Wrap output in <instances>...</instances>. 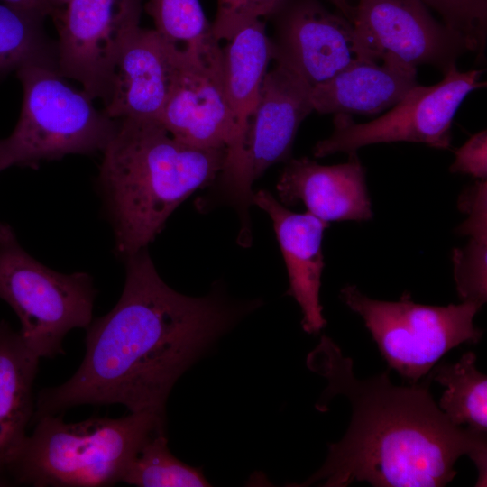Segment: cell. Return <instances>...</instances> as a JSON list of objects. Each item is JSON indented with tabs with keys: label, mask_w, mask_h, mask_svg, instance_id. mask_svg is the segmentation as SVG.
<instances>
[{
	"label": "cell",
	"mask_w": 487,
	"mask_h": 487,
	"mask_svg": "<svg viewBox=\"0 0 487 487\" xmlns=\"http://www.w3.org/2000/svg\"><path fill=\"white\" fill-rule=\"evenodd\" d=\"M146 10L154 29L177 50L199 51L218 41L199 0H148Z\"/></svg>",
	"instance_id": "23"
},
{
	"label": "cell",
	"mask_w": 487,
	"mask_h": 487,
	"mask_svg": "<svg viewBox=\"0 0 487 487\" xmlns=\"http://www.w3.org/2000/svg\"><path fill=\"white\" fill-rule=\"evenodd\" d=\"M178 55L175 78L157 121L184 143L227 150L234 125L224 85L222 46L178 50Z\"/></svg>",
	"instance_id": "12"
},
{
	"label": "cell",
	"mask_w": 487,
	"mask_h": 487,
	"mask_svg": "<svg viewBox=\"0 0 487 487\" xmlns=\"http://www.w3.org/2000/svg\"><path fill=\"white\" fill-rule=\"evenodd\" d=\"M342 1H344V2H345V3H348L347 0H342Z\"/></svg>",
	"instance_id": "31"
},
{
	"label": "cell",
	"mask_w": 487,
	"mask_h": 487,
	"mask_svg": "<svg viewBox=\"0 0 487 487\" xmlns=\"http://www.w3.org/2000/svg\"><path fill=\"white\" fill-rule=\"evenodd\" d=\"M330 1L340 10L342 15H344L346 19L352 22L354 16V7L351 6L349 3H345L342 0Z\"/></svg>",
	"instance_id": "29"
},
{
	"label": "cell",
	"mask_w": 487,
	"mask_h": 487,
	"mask_svg": "<svg viewBox=\"0 0 487 487\" xmlns=\"http://www.w3.org/2000/svg\"><path fill=\"white\" fill-rule=\"evenodd\" d=\"M222 56L225 90L234 125V141L225 150V165L240 152L263 78L272 60L270 36L263 21H255L240 29L225 41Z\"/></svg>",
	"instance_id": "18"
},
{
	"label": "cell",
	"mask_w": 487,
	"mask_h": 487,
	"mask_svg": "<svg viewBox=\"0 0 487 487\" xmlns=\"http://www.w3.org/2000/svg\"><path fill=\"white\" fill-rule=\"evenodd\" d=\"M340 299L363 318L389 368L409 384L427 375L451 349L476 344L482 335L473 324L482 306L479 302L428 306L414 302L408 293L398 301H384L354 285L345 286Z\"/></svg>",
	"instance_id": "7"
},
{
	"label": "cell",
	"mask_w": 487,
	"mask_h": 487,
	"mask_svg": "<svg viewBox=\"0 0 487 487\" xmlns=\"http://www.w3.org/2000/svg\"><path fill=\"white\" fill-rule=\"evenodd\" d=\"M487 239L470 237L468 244L453 251L454 278L459 298L483 305L487 299Z\"/></svg>",
	"instance_id": "25"
},
{
	"label": "cell",
	"mask_w": 487,
	"mask_h": 487,
	"mask_svg": "<svg viewBox=\"0 0 487 487\" xmlns=\"http://www.w3.org/2000/svg\"><path fill=\"white\" fill-rule=\"evenodd\" d=\"M40 358L19 332L0 322V484L34 414L32 386Z\"/></svg>",
	"instance_id": "19"
},
{
	"label": "cell",
	"mask_w": 487,
	"mask_h": 487,
	"mask_svg": "<svg viewBox=\"0 0 487 487\" xmlns=\"http://www.w3.org/2000/svg\"><path fill=\"white\" fill-rule=\"evenodd\" d=\"M96 289L86 272L53 271L32 257L0 223V299L15 312L27 347L41 358L63 354L65 335L92 320Z\"/></svg>",
	"instance_id": "6"
},
{
	"label": "cell",
	"mask_w": 487,
	"mask_h": 487,
	"mask_svg": "<svg viewBox=\"0 0 487 487\" xmlns=\"http://www.w3.org/2000/svg\"><path fill=\"white\" fill-rule=\"evenodd\" d=\"M45 17L0 4V75L29 63L57 68L56 42H51L43 30Z\"/></svg>",
	"instance_id": "21"
},
{
	"label": "cell",
	"mask_w": 487,
	"mask_h": 487,
	"mask_svg": "<svg viewBox=\"0 0 487 487\" xmlns=\"http://www.w3.org/2000/svg\"><path fill=\"white\" fill-rule=\"evenodd\" d=\"M252 203L265 211L272 221L286 264L288 294L301 308L303 330L308 334L318 333L326 325L319 290L325 267L322 239L329 223L308 212L289 210L265 189L253 192Z\"/></svg>",
	"instance_id": "16"
},
{
	"label": "cell",
	"mask_w": 487,
	"mask_h": 487,
	"mask_svg": "<svg viewBox=\"0 0 487 487\" xmlns=\"http://www.w3.org/2000/svg\"><path fill=\"white\" fill-rule=\"evenodd\" d=\"M459 33L477 60H484L487 43V0H422Z\"/></svg>",
	"instance_id": "24"
},
{
	"label": "cell",
	"mask_w": 487,
	"mask_h": 487,
	"mask_svg": "<svg viewBox=\"0 0 487 487\" xmlns=\"http://www.w3.org/2000/svg\"><path fill=\"white\" fill-rule=\"evenodd\" d=\"M142 0H70L51 14L60 74L105 101L114 66L140 27Z\"/></svg>",
	"instance_id": "11"
},
{
	"label": "cell",
	"mask_w": 487,
	"mask_h": 487,
	"mask_svg": "<svg viewBox=\"0 0 487 487\" xmlns=\"http://www.w3.org/2000/svg\"><path fill=\"white\" fill-rule=\"evenodd\" d=\"M417 82V69L360 58L311 87L319 114L375 115L395 106Z\"/></svg>",
	"instance_id": "17"
},
{
	"label": "cell",
	"mask_w": 487,
	"mask_h": 487,
	"mask_svg": "<svg viewBox=\"0 0 487 487\" xmlns=\"http://www.w3.org/2000/svg\"><path fill=\"white\" fill-rule=\"evenodd\" d=\"M352 23L362 58L443 72L470 51L465 40L433 17L422 0H359Z\"/></svg>",
	"instance_id": "10"
},
{
	"label": "cell",
	"mask_w": 487,
	"mask_h": 487,
	"mask_svg": "<svg viewBox=\"0 0 487 487\" xmlns=\"http://www.w3.org/2000/svg\"><path fill=\"white\" fill-rule=\"evenodd\" d=\"M16 74L23 104L14 129L0 139V172L13 166L37 169L41 161L104 151L119 120L97 110L93 99L69 85L56 67L29 63Z\"/></svg>",
	"instance_id": "5"
},
{
	"label": "cell",
	"mask_w": 487,
	"mask_h": 487,
	"mask_svg": "<svg viewBox=\"0 0 487 487\" xmlns=\"http://www.w3.org/2000/svg\"><path fill=\"white\" fill-rule=\"evenodd\" d=\"M121 482L139 487L210 486L201 470L176 458L164 432L151 436L128 464Z\"/></svg>",
	"instance_id": "22"
},
{
	"label": "cell",
	"mask_w": 487,
	"mask_h": 487,
	"mask_svg": "<svg viewBox=\"0 0 487 487\" xmlns=\"http://www.w3.org/2000/svg\"><path fill=\"white\" fill-rule=\"evenodd\" d=\"M178 50L155 29L141 26L122 50L103 112L110 118L158 120L178 69Z\"/></svg>",
	"instance_id": "14"
},
{
	"label": "cell",
	"mask_w": 487,
	"mask_h": 487,
	"mask_svg": "<svg viewBox=\"0 0 487 487\" xmlns=\"http://www.w3.org/2000/svg\"><path fill=\"white\" fill-rule=\"evenodd\" d=\"M45 1L51 6L53 13L57 10L62 9L70 0H45Z\"/></svg>",
	"instance_id": "30"
},
{
	"label": "cell",
	"mask_w": 487,
	"mask_h": 487,
	"mask_svg": "<svg viewBox=\"0 0 487 487\" xmlns=\"http://www.w3.org/2000/svg\"><path fill=\"white\" fill-rule=\"evenodd\" d=\"M271 18L272 60L311 87L362 58L353 23L319 0H285Z\"/></svg>",
	"instance_id": "13"
},
{
	"label": "cell",
	"mask_w": 487,
	"mask_h": 487,
	"mask_svg": "<svg viewBox=\"0 0 487 487\" xmlns=\"http://www.w3.org/2000/svg\"><path fill=\"white\" fill-rule=\"evenodd\" d=\"M476 355L466 352L454 363L434 366L428 380L445 387L438 407L458 427L487 431V377L476 368Z\"/></svg>",
	"instance_id": "20"
},
{
	"label": "cell",
	"mask_w": 487,
	"mask_h": 487,
	"mask_svg": "<svg viewBox=\"0 0 487 487\" xmlns=\"http://www.w3.org/2000/svg\"><path fill=\"white\" fill-rule=\"evenodd\" d=\"M116 305L86 328V353L63 384L39 392L32 418L84 405L121 404L165 418L179 377L244 308L211 294L182 295L160 277L146 249L124 259Z\"/></svg>",
	"instance_id": "1"
},
{
	"label": "cell",
	"mask_w": 487,
	"mask_h": 487,
	"mask_svg": "<svg viewBox=\"0 0 487 487\" xmlns=\"http://www.w3.org/2000/svg\"><path fill=\"white\" fill-rule=\"evenodd\" d=\"M307 365L327 381L317 409L326 411L331 398L344 395L352 417L344 437L329 445L323 466L292 486H445L456 475L455 464L462 455L477 469L475 486H486V433L452 424L434 401L428 379L397 386L387 371L358 380L352 359L326 335L308 354Z\"/></svg>",
	"instance_id": "2"
},
{
	"label": "cell",
	"mask_w": 487,
	"mask_h": 487,
	"mask_svg": "<svg viewBox=\"0 0 487 487\" xmlns=\"http://www.w3.org/2000/svg\"><path fill=\"white\" fill-rule=\"evenodd\" d=\"M450 171L470 175L475 179L487 178V132L482 130L473 134L455 152Z\"/></svg>",
	"instance_id": "27"
},
{
	"label": "cell",
	"mask_w": 487,
	"mask_h": 487,
	"mask_svg": "<svg viewBox=\"0 0 487 487\" xmlns=\"http://www.w3.org/2000/svg\"><path fill=\"white\" fill-rule=\"evenodd\" d=\"M5 4L17 8L41 14L44 16L51 15L52 9L45 0H3Z\"/></svg>",
	"instance_id": "28"
},
{
	"label": "cell",
	"mask_w": 487,
	"mask_h": 487,
	"mask_svg": "<svg viewBox=\"0 0 487 487\" xmlns=\"http://www.w3.org/2000/svg\"><path fill=\"white\" fill-rule=\"evenodd\" d=\"M285 0H217L212 33L226 41L240 29L262 18H271Z\"/></svg>",
	"instance_id": "26"
},
{
	"label": "cell",
	"mask_w": 487,
	"mask_h": 487,
	"mask_svg": "<svg viewBox=\"0 0 487 487\" xmlns=\"http://www.w3.org/2000/svg\"><path fill=\"white\" fill-rule=\"evenodd\" d=\"M97 178L122 259L146 249L172 212L195 191L214 183L225 149L175 139L158 121L119 119Z\"/></svg>",
	"instance_id": "3"
},
{
	"label": "cell",
	"mask_w": 487,
	"mask_h": 487,
	"mask_svg": "<svg viewBox=\"0 0 487 487\" xmlns=\"http://www.w3.org/2000/svg\"><path fill=\"white\" fill-rule=\"evenodd\" d=\"M311 86L289 69L268 70L236 158L214 182L217 200L235 207L242 227L238 242H251L252 186L272 165L287 161L302 121L313 112Z\"/></svg>",
	"instance_id": "8"
},
{
	"label": "cell",
	"mask_w": 487,
	"mask_h": 487,
	"mask_svg": "<svg viewBox=\"0 0 487 487\" xmlns=\"http://www.w3.org/2000/svg\"><path fill=\"white\" fill-rule=\"evenodd\" d=\"M165 418L131 412L66 423L60 416L37 418L6 466L5 477L33 487H105L121 482L142 446L164 432ZM4 477V478H5Z\"/></svg>",
	"instance_id": "4"
},
{
	"label": "cell",
	"mask_w": 487,
	"mask_h": 487,
	"mask_svg": "<svg viewBox=\"0 0 487 487\" xmlns=\"http://www.w3.org/2000/svg\"><path fill=\"white\" fill-rule=\"evenodd\" d=\"M347 162L321 165L302 157L291 159L277 183L286 207L303 204L307 212L326 223L367 221L372 217L365 169L354 153Z\"/></svg>",
	"instance_id": "15"
},
{
	"label": "cell",
	"mask_w": 487,
	"mask_h": 487,
	"mask_svg": "<svg viewBox=\"0 0 487 487\" xmlns=\"http://www.w3.org/2000/svg\"><path fill=\"white\" fill-rule=\"evenodd\" d=\"M482 69L460 71L452 67L441 81L414 86L389 112L357 124L350 115L336 114L331 135L316 143L315 157L336 152L354 153L359 148L385 142H409L448 149L454 117L465 97L486 86Z\"/></svg>",
	"instance_id": "9"
}]
</instances>
